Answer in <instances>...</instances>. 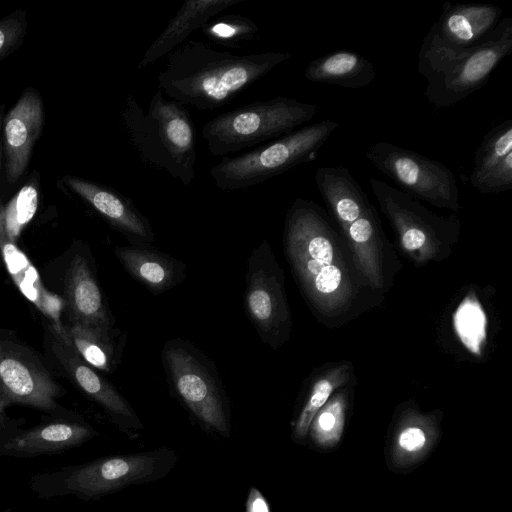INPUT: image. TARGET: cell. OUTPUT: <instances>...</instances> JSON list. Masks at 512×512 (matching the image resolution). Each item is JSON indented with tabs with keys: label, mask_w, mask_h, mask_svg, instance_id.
Instances as JSON below:
<instances>
[{
	"label": "cell",
	"mask_w": 512,
	"mask_h": 512,
	"mask_svg": "<svg viewBox=\"0 0 512 512\" xmlns=\"http://www.w3.org/2000/svg\"><path fill=\"white\" fill-rule=\"evenodd\" d=\"M343 427L344 405L341 400H334L319 410L309 426L315 443L324 448L333 447L339 442Z\"/></svg>",
	"instance_id": "cell-28"
},
{
	"label": "cell",
	"mask_w": 512,
	"mask_h": 512,
	"mask_svg": "<svg viewBox=\"0 0 512 512\" xmlns=\"http://www.w3.org/2000/svg\"><path fill=\"white\" fill-rule=\"evenodd\" d=\"M481 193H499L512 188V119L492 127L474 155L469 177Z\"/></svg>",
	"instance_id": "cell-17"
},
{
	"label": "cell",
	"mask_w": 512,
	"mask_h": 512,
	"mask_svg": "<svg viewBox=\"0 0 512 512\" xmlns=\"http://www.w3.org/2000/svg\"><path fill=\"white\" fill-rule=\"evenodd\" d=\"M60 386L31 349L0 338V415L3 408L20 404L52 415L66 416L57 402Z\"/></svg>",
	"instance_id": "cell-9"
},
{
	"label": "cell",
	"mask_w": 512,
	"mask_h": 512,
	"mask_svg": "<svg viewBox=\"0 0 512 512\" xmlns=\"http://www.w3.org/2000/svg\"><path fill=\"white\" fill-rule=\"evenodd\" d=\"M245 512H270L266 498L254 486L249 490L245 505Z\"/></svg>",
	"instance_id": "cell-34"
},
{
	"label": "cell",
	"mask_w": 512,
	"mask_h": 512,
	"mask_svg": "<svg viewBox=\"0 0 512 512\" xmlns=\"http://www.w3.org/2000/svg\"><path fill=\"white\" fill-rule=\"evenodd\" d=\"M53 351L74 384L103 408L111 422L130 439L138 438L144 426L124 396L56 333Z\"/></svg>",
	"instance_id": "cell-13"
},
{
	"label": "cell",
	"mask_w": 512,
	"mask_h": 512,
	"mask_svg": "<svg viewBox=\"0 0 512 512\" xmlns=\"http://www.w3.org/2000/svg\"><path fill=\"white\" fill-rule=\"evenodd\" d=\"M290 57L286 52L237 55L189 40L167 55L166 65L157 76L158 88L183 106L212 110Z\"/></svg>",
	"instance_id": "cell-1"
},
{
	"label": "cell",
	"mask_w": 512,
	"mask_h": 512,
	"mask_svg": "<svg viewBox=\"0 0 512 512\" xmlns=\"http://www.w3.org/2000/svg\"><path fill=\"white\" fill-rule=\"evenodd\" d=\"M332 390L333 385L330 381L323 379L316 382V384L313 386L310 397L308 398L306 404L299 414L298 419L295 422V438L302 439L306 436L314 416L326 403Z\"/></svg>",
	"instance_id": "cell-29"
},
{
	"label": "cell",
	"mask_w": 512,
	"mask_h": 512,
	"mask_svg": "<svg viewBox=\"0 0 512 512\" xmlns=\"http://www.w3.org/2000/svg\"><path fill=\"white\" fill-rule=\"evenodd\" d=\"M454 325L462 343L479 354L486 338V316L475 299H466L454 315Z\"/></svg>",
	"instance_id": "cell-27"
},
{
	"label": "cell",
	"mask_w": 512,
	"mask_h": 512,
	"mask_svg": "<svg viewBox=\"0 0 512 512\" xmlns=\"http://www.w3.org/2000/svg\"><path fill=\"white\" fill-rule=\"evenodd\" d=\"M127 138L140 161L185 186L195 177L196 135L185 106L167 100L158 88L145 111L129 94L121 110Z\"/></svg>",
	"instance_id": "cell-2"
},
{
	"label": "cell",
	"mask_w": 512,
	"mask_h": 512,
	"mask_svg": "<svg viewBox=\"0 0 512 512\" xmlns=\"http://www.w3.org/2000/svg\"><path fill=\"white\" fill-rule=\"evenodd\" d=\"M434 431L424 424L410 423L401 427L391 447L396 466L408 467L420 461L432 448Z\"/></svg>",
	"instance_id": "cell-24"
},
{
	"label": "cell",
	"mask_w": 512,
	"mask_h": 512,
	"mask_svg": "<svg viewBox=\"0 0 512 512\" xmlns=\"http://www.w3.org/2000/svg\"><path fill=\"white\" fill-rule=\"evenodd\" d=\"M97 434L79 418H57L28 429L0 421V456L33 458L57 454L80 446Z\"/></svg>",
	"instance_id": "cell-12"
},
{
	"label": "cell",
	"mask_w": 512,
	"mask_h": 512,
	"mask_svg": "<svg viewBox=\"0 0 512 512\" xmlns=\"http://www.w3.org/2000/svg\"><path fill=\"white\" fill-rule=\"evenodd\" d=\"M0 253L6 264L10 276L15 281L21 292L32 301L44 314L51 317L59 324L61 301L58 297L48 293L42 286L34 267L12 243L6 234L4 227V206L0 201Z\"/></svg>",
	"instance_id": "cell-22"
},
{
	"label": "cell",
	"mask_w": 512,
	"mask_h": 512,
	"mask_svg": "<svg viewBox=\"0 0 512 512\" xmlns=\"http://www.w3.org/2000/svg\"><path fill=\"white\" fill-rule=\"evenodd\" d=\"M366 158L407 194L438 206L458 207L456 177L442 162L387 141L370 146Z\"/></svg>",
	"instance_id": "cell-8"
},
{
	"label": "cell",
	"mask_w": 512,
	"mask_h": 512,
	"mask_svg": "<svg viewBox=\"0 0 512 512\" xmlns=\"http://www.w3.org/2000/svg\"><path fill=\"white\" fill-rule=\"evenodd\" d=\"M27 19L23 10H18L0 19V60L8 56L23 41Z\"/></svg>",
	"instance_id": "cell-30"
},
{
	"label": "cell",
	"mask_w": 512,
	"mask_h": 512,
	"mask_svg": "<svg viewBox=\"0 0 512 512\" xmlns=\"http://www.w3.org/2000/svg\"><path fill=\"white\" fill-rule=\"evenodd\" d=\"M0 258H1V253H0Z\"/></svg>",
	"instance_id": "cell-36"
},
{
	"label": "cell",
	"mask_w": 512,
	"mask_h": 512,
	"mask_svg": "<svg viewBox=\"0 0 512 512\" xmlns=\"http://www.w3.org/2000/svg\"><path fill=\"white\" fill-rule=\"evenodd\" d=\"M201 30L205 37L215 44L238 48L253 39L258 32V26L246 16L228 14L211 19Z\"/></svg>",
	"instance_id": "cell-25"
},
{
	"label": "cell",
	"mask_w": 512,
	"mask_h": 512,
	"mask_svg": "<svg viewBox=\"0 0 512 512\" xmlns=\"http://www.w3.org/2000/svg\"><path fill=\"white\" fill-rule=\"evenodd\" d=\"M54 332L90 366L105 373H112L122 355L125 338H116V330L69 324L55 326Z\"/></svg>",
	"instance_id": "cell-20"
},
{
	"label": "cell",
	"mask_w": 512,
	"mask_h": 512,
	"mask_svg": "<svg viewBox=\"0 0 512 512\" xmlns=\"http://www.w3.org/2000/svg\"><path fill=\"white\" fill-rule=\"evenodd\" d=\"M178 461L169 447L101 457L86 463L38 472L29 478L30 490L40 499L75 496L96 500L130 485L165 477Z\"/></svg>",
	"instance_id": "cell-3"
},
{
	"label": "cell",
	"mask_w": 512,
	"mask_h": 512,
	"mask_svg": "<svg viewBox=\"0 0 512 512\" xmlns=\"http://www.w3.org/2000/svg\"><path fill=\"white\" fill-rule=\"evenodd\" d=\"M368 208L363 212L364 216H360L349 226V234L357 243L367 242L374 233L372 219L369 217Z\"/></svg>",
	"instance_id": "cell-32"
},
{
	"label": "cell",
	"mask_w": 512,
	"mask_h": 512,
	"mask_svg": "<svg viewBox=\"0 0 512 512\" xmlns=\"http://www.w3.org/2000/svg\"><path fill=\"white\" fill-rule=\"evenodd\" d=\"M245 0H186L165 29L153 41L137 65L144 69L167 56L184 43L190 34L201 29L221 11Z\"/></svg>",
	"instance_id": "cell-18"
},
{
	"label": "cell",
	"mask_w": 512,
	"mask_h": 512,
	"mask_svg": "<svg viewBox=\"0 0 512 512\" xmlns=\"http://www.w3.org/2000/svg\"><path fill=\"white\" fill-rule=\"evenodd\" d=\"M317 106L294 98L279 96L253 102L222 113L201 130L209 152L224 156L278 139L310 121Z\"/></svg>",
	"instance_id": "cell-4"
},
{
	"label": "cell",
	"mask_w": 512,
	"mask_h": 512,
	"mask_svg": "<svg viewBox=\"0 0 512 512\" xmlns=\"http://www.w3.org/2000/svg\"><path fill=\"white\" fill-rule=\"evenodd\" d=\"M93 268L92 261L84 253H76L70 262L65 284V304L70 324L112 331L114 318Z\"/></svg>",
	"instance_id": "cell-16"
},
{
	"label": "cell",
	"mask_w": 512,
	"mask_h": 512,
	"mask_svg": "<svg viewBox=\"0 0 512 512\" xmlns=\"http://www.w3.org/2000/svg\"><path fill=\"white\" fill-rule=\"evenodd\" d=\"M304 77L313 83L363 88L375 80L376 70L361 54L337 50L311 61L304 70Z\"/></svg>",
	"instance_id": "cell-21"
},
{
	"label": "cell",
	"mask_w": 512,
	"mask_h": 512,
	"mask_svg": "<svg viewBox=\"0 0 512 512\" xmlns=\"http://www.w3.org/2000/svg\"><path fill=\"white\" fill-rule=\"evenodd\" d=\"M426 241L424 230L418 225L409 226L402 235V245L407 250H416Z\"/></svg>",
	"instance_id": "cell-33"
},
{
	"label": "cell",
	"mask_w": 512,
	"mask_h": 512,
	"mask_svg": "<svg viewBox=\"0 0 512 512\" xmlns=\"http://www.w3.org/2000/svg\"><path fill=\"white\" fill-rule=\"evenodd\" d=\"M502 14L503 9L493 4L446 1L422 41L418 60L454 55L479 44L496 27Z\"/></svg>",
	"instance_id": "cell-11"
},
{
	"label": "cell",
	"mask_w": 512,
	"mask_h": 512,
	"mask_svg": "<svg viewBox=\"0 0 512 512\" xmlns=\"http://www.w3.org/2000/svg\"><path fill=\"white\" fill-rule=\"evenodd\" d=\"M339 126L336 121L322 120L238 156L223 157L211 167L210 178L222 191L260 184L299 164L313 161Z\"/></svg>",
	"instance_id": "cell-5"
},
{
	"label": "cell",
	"mask_w": 512,
	"mask_h": 512,
	"mask_svg": "<svg viewBox=\"0 0 512 512\" xmlns=\"http://www.w3.org/2000/svg\"><path fill=\"white\" fill-rule=\"evenodd\" d=\"M124 269L151 293L161 294L186 277V265L148 246H120L114 251Z\"/></svg>",
	"instance_id": "cell-19"
},
{
	"label": "cell",
	"mask_w": 512,
	"mask_h": 512,
	"mask_svg": "<svg viewBox=\"0 0 512 512\" xmlns=\"http://www.w3.org/2000/svg\"><path fill=\"white\" fill-rule=\"evenodd\" d=\"M161 359L168 382L181 403L205 429L228 438L229 401L213 362L182 338L167 340Z\"/></svg>",
	"instance_id": "cell-7"
},
{
	"label": "cell",
	"mask_w": 512,
	"mask_h": 512,
	"mask_svg": "<svg viewBox=\"0 0 512 512\" xmlns=\"http://www.w3.org/2000/svg\"><path fill=\"white\" fill-rule=\"evenodd\" d=\"M43 122L42 98L35 89L27 88L3 122L2 148L9 184H15L25 172Z\"/></svg>",
	"instance_id": "cell-14"
},
{
	"label": "cell",
	"mask_w": 512,
	"mask_h": 512,
	"mask_svg": "<svg viewBox=\"0 0 512 512\" xmlns=\"http://www.w3.org/2000/svg\"><path fill=\"white\" fill-rule=\"evenodd\" d=\"M244 308L260 339L276 348L285 326L280 269L266 240L248 258Z\"/></svg>",
	"instance_id": "cell-10"
},
{
	"label": "cell",
	"mask_w": 512,
	"mask_h": 512,
	"mask_svg": "<svg viewBox=\"0 0 512 512\" xmlns=\"http://www.w3.org/2000/svg\"><path fill=\"white\" fill-rule=\"evenodd\" d=\"M511 52L512 16H506L477 45L454 55L418 60V72L427 80L425 97L438 108L457 104L483 87Z\"/></svg>",
	"instance_id": "cell-6"
},
{
	"label": "cell",
	"mask_w": 512,
	"mask_h": 512,
	"mask_svg": "<svg viewBox=\"0 0 512 512\" xmlns=\"http://www.w3.org/2000/svg\"><path fill=\"white\" fill-rule=\"evenodd\" d=\"M316 187L344 223L357 220L368 201L359 182L346 167H320L315 173Z\"/></svg>",
	"instance_id": "cell-23"
},
{
	"label": "cell",
	"mask_w": 512,
	"mask_h": 512,
	"mask_svg": "<svg viewBox=\"0 0 512 512\" xmlns=\"http://www.w3.org/2000/svg\"><path fill=\"white\" fill-rule=\"evenodd\" d=\"M64 181L134 245L148 246L153 243L154 233L149 220L130 198L110 187L82 178L66 176Z\"/></svg>",
	"instance_id": "cell-15"
},
{
	"label": "cell",
	"mask_w": 512,
	"mask_h": 512,
	"mask_svg": "<svg viewBox=\"0 0 512 512\" xmlns=\"http://www.w3.org/2000/svg\"><path fill=\"white\" fill-rule=\"evenodd\" d=\"M3 115H4V105H1V106H0V132H1L2 128H3V127H2V124H3V122H4V117H3ZM0 141H1V139H0Z\"/></svg>",
	"instance_id": "cell-35"
},
{
	"label": "cell",
	"mask_w": 512,
	"mask_h": 512,
	"mask_svg": "<svg viewBox=\"0 0 512 512\" xmlns=\"http://www.w3.org/2000/svg\"><path fill=\"white\" fill-rule=\"evenodd\" d=\"M38 185L30 181L4 206V227L8 239L16 243L23 228L34 217L38 208Z\"/></svg>",
	"instance_id": "cell-26"
},
{
	"label": "cell",
	"mask_w": 512,
	"mask_h": 512,
	"mask_svg": "<svg viewBox=\"0 0 512 512\" xmlns=\"http://www.w3.org/2000/svg\"><path fill=\"white\" fill-rule=\"evenodd\" d=\"M341 277V270L331 264L322 268L314 277V286L318 292L331 293L339 287Z\"/></svg>",
	"instance_id": "cell-31"
}]
</instances>
